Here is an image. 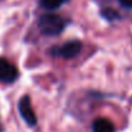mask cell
<instances>
[{
	"mask_svg": "<svg viewBox=\"0 0 132 132\" xmlns=\"http://www.w3.org/2000/svg\"><path fill=\"white\" fill-rule=\"evenodd\" d=\"M18 78V69L9 60L0 58V82L13 84Z\"/></svg>",
	"mask_w": 132,
	"mask_h": 132,
	"instance_id": "4",
	"label": "cell"
},
{
	"mask_svg": "<svg viewBox=\"0 0 132 132\" xmlns=\"http://www.w3.org/2000/svg\"><path fill=\"white\" fill-rule=\"evenodd\" d=\"M0 131H1V127H0Z\"/></svg>",
	"mask_w": 132,
	"mask_h": 132,
	"instance_id": "9",
	"label": "cell"
},
{
	"mask_svg": "<svg viewBox=\"0 0 132 132\" xmlns=\"http://www.w3.org/2000/svg\"><path fill=\"white\" fill-rule=\"evenodd\" d=\"M18 109H19V113L22 116V118L24 119V122L34 127L36 123H37V118H36V114L32 109V105H31V97L28 95H24L21 97L19 103H18Z\"/></svg>",
	"mask_w": 132,
	"mask_h": 132,
	"instance_id": "3",
	"label": "cell"
},
{
	"mask_svg": "<svg viewBox=\"0 0 132 132\" xmlns=\"http://www.w3.org/2000/svg\"><path fill=\"white\" fill-rule=\"evenodd\" d=\"M68 0H40V5L46 10H54L62 6Z\"/></svg>",
	"mask_w": 132,
	"mask_h": 132,
	"instance_id": "6",
	"label": "cell"
},
{
	"mask_svg": "<svg viewBox=\"0 0 132 132\" xmlns=\"http://www.w3.org/2000/svg\"><path fill=\"white\" fill-rule=\"evenodd\" d=\"M92 131L94 132H114L116 128L113 123L106 118H97L92 123Z\"/></svg>",
	"mask_w": 132,
	"mask_h": 132,
	"instance_id": "5",
	"label": "cell"
},
{
	"mask_svg": "<svg viewBox=\"0 0 132 132\" xmlns=\"http://www.w3.org/2000/svg\"><path fill=\"white\" fill-rule=\"evenodd\" d=\"M101 17L105 18V19L109 21V22H113V21L118 19L121 15H119V13H118L117 10H114V9H109V8H105V9L101 10Z\"/></svg>",
	"mask_w": 132,
	"mask_h": 132,
	"instance_id": "7",
	"label": "cell"
},
{
	"mask_svg": "<svg viewBox=\"0 0 132 132\" xmlns=\"http://www.w3.org/2000/svg\"><path fill=\"white\" fill-rule=\"evenodd\" d=\"M40 31L47 36H58L65 27V21L58 14H44L39 19Z\"/></svg>",
	"mask_w": 132,
	"mask_h": 132,
	"instance_id": "1",
	"label": "cell"
},
{
	"mask_svg": "<svg viewBox=\"0 0 132 132\" xmlns=\"http://www.w3.org/2000/svg\"><path fill=\"white\" fill-rule=\"evenodd\" d=\"M82 44L80 41H69L62 46H54L49 50L53 56H60L64 59H72L81 53Z\"/></svg>",
	"mask_w": 132,
	"mask_h": 132,
	"instance_id": "2",
	"label": "cell"
},
{
	"mask_svg": "<svg viewBox=\"0 0 132 132\" xmlns=\"http://www.w3.org/2000/svg\"><path fill=\"white\" fill-rule=\"evenodd\" d=\"M119 4H121L123 8L132 9V0H119Z\"/></svg>",
	"mask_w": 132,
	"mask_h": 132,
	"instance_id": "8",
	"label": "cell"
}]
</instances>
